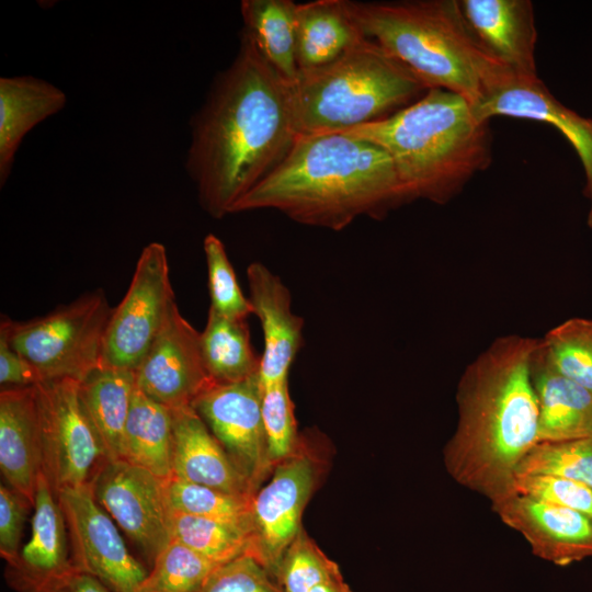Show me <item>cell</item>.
<instances>
[{
	"instance_id": "1",
	"label": "cell",
	"mask_w": 592,
	"mask_h": 592,
	"mask_svg": "<svg viewBox=\"0 0 592 592\" xmlns=\"http://www.w3.org/2000/svg\"><path fill=\"white\" fill-rule=\"evenodd\" d=\"M297 136L291 82L242 32L234 61L192 122L185 164L202 208L216 219L231 214L281 164Z\"/></svg>"
},
{
	"instance_id": "2",
	"label": "cell",
	"mask_w": 592,
	"mask_h": 592,
	"mask_svg": "<svg viewBox=\"0 0 592 592\" xmlns=\"http://www.w3.org/2000/svg\"><path fill=\"white\" fill-rule=\"evenodd\" d=\"M538 339H497L465 369L458 421L444 449L452 478L491 502L514 492L517 468L537 444L538 402L531 361Z\"/></svg>"
},
{
	"instance_id": "3",
	"label": "cell",
	"mask_w": 592,
	"mask_h": 592,
	"mask_svg": "<svg viewBox=\"0 0 592 592\" xmlns=\"http://www.w3.org/2000/svg\"><path fill=\"white\" fill-rule=\"evenodd\" d=\"M389 155L345 132L298 135L281 164L231 214L274 209L312 227L342 230L407 202Z\"/></svg>"
},
{
	"instance_id": "4",
	"label": "cell",
	"mask_w": 592,
	"mask_h": 592,
	"mask_svg": "<svg viewBox=\"0 0 592 592\" xmlns=\"http://www.w3.org/2000/svg\"><path fill=\"white\" fill-rule=\"evenodd\" d=\"M341 132L389 155L408 201L444 203L491 161L488 122L466 99L439 88L384 119Z\"/></svg>"
},
{
	"instance_id": "5",
	"label": "cell",
	"mask_w": 592,
	"mask_h": 592,
	"mask_svg": "<svg viewBox=\"0 0 592 592\" xmlns=\"http://www.w3.org/2000/svg\"><path fill=\"white\" fill-rule=\"evenodd\" d=\"M363 32L408 67L429 89H444L474 107L509 70L469 31L458 1H348Z\"/></svg>"
},
{
	"instance_id": "6",
	"label": "cell",
	"mask_w": 592,
	"mask_h": 592,
	"mask_svg": "<svg viewBox=\"0 0 592 592\" xmlns=\"http://www.w3.org/2000/svg\"><path fill=\"white\" fill-rule=\"evenodd\" d=\"M291 90L297 133L306 135L384 119L419 100L429 87L366 37L327 65L298 70Z\"/></svg>"
},
{
	"instance_id": "7",
	"label": "cell",
	"mask_w": 592,
	"mask_h": 592,
	"mask_svg": "<svg viewBox=\"0 0 592 592\" xmlns=\"http://www.w3.org/2000/svg\"><path fill=\"white\" fill-rule=\"evenodd\" d=\"M101 288L25 321L1 317L11 345L45 380L83 382L102 367L106 328L113 312Z\"/></svg>"
},
{
	"instance_id": "8",
	"label": "cell",
	"mask_w": 592,
	"mask_h": 592,
	"mask_svg": "<svg viewBox=\"0 0 592 592\" xmlns=\"http://www.w3.org/2000/svg\"><path fill=\"white\" fill-rule=\"evenodd\" d=\"M41 424L42 473L57 496L91 486L107 460L73 379L36 385Z\"/></svg>"
},
{
	"instance_id": "9",
	"label": "cell",
	"mask_w": 592,
	"mask_h": 592,
	"mask_svg": "<svg viewBox=\"0 0 592 592\" xmlns=\"http://www.w3.org/2000/svg\"><path fill=\"white\" fill-rule=\"evenodd\" d=\"M307 439L280 462L270 480L252 497L248 555L275 579L281 560L301 526V514L319 477V464ZM276 580V579H275Z\"/></svg>"
},
{
	"instance_id": "10",
	"label": "cell",
	"mask_w": 592,
	"mask_h": 592,
	"mask_svg": "<svg viewBox=\"0 0 592 592\" xmlns=\"http://www.w3.org/2000/svg\"><path fill=\"white\" fill-rule=\"evenodd\" d=\"M174 300L167 250L150 242L141 251L129 287L114 307L103 346L102 367L135 372Z\"/></svg>"
},
{
	"instance_id": "11",
	"label": "cell",
	"mask_w": 592,
	"mask_h": 592,
	"mask_svg": "<svg viewBox=\"0 0 592 592\" xmlns=\"http://www.w3.org/2000/svg\"><path fill=\"white\" fill-rule=\"evenodd\" d=\"M64 513L76 570L93 576L112 592H136L148 571L126 547L113 519L98 503L92 487L56 496Z\"/></svg>"
},
{
	"instance_id": "12",
	"label": "cell",
	"mask_w": 592,
	"mask_h": 592,
	"mask_svg": "<svg viewBox=\"0 0 592 592\" xmlns=\"http://www.w3.org/2000/svg\"><path fill=\"white\" fill-rule=\"evenodd\" d=\"M166 480L139 466L116 459L106 460L91 485L98 503L150 566L171 540Z\"/></svg>"
},
{
	"instance_id": "13",
	"label": "cell",
	"mask_w": 592,
	"mask_h": 592,
	"mask_svg": "<svg viewBox=\"0 0 592 592\" xmlns=\"http://www.w3.org/2000/svg\"><path fill=\"white\" fill-rule=\"evenodd\" d=\"M192 407L255 492L273 470L267 459L260 374L214 384Z\"/></svg>"
},
{
	"instance_id": "14",
	"label": "cell",
	"mask_w": 592,
	"mask_h": 592,
	"mask_svg": "<svg viewBox=\"0 0 592 592\" xmlns=\"http://www.w3.org/2000/svg\"><path fill=\"white\" fill-rule=\"evenodd\" d=\"M136 388L170 409L192 407L215 383L203 361L201 332L171 303L156 340L135 371Z\"/></svg>"
},
{
	"instance_id": "15",
	"label": "cell",
	"mask_w": 592,
	"mask_h": 592,
	"mask_svg": "<svg viewBox=\"0 0 592 592\" xmlns=\"http://www.w3.org/2000/svg\"><path fill=\"white\" fill-rule=\"evenodd\" d=\"M481 122L497 115L544 122L556 127L573 146L585 173V195L592 215V118H587L560 103L537 75L506 70L473 107Z\"/></svg>"
},
{
	"instance_id": "16",
	"label": "cell",
	"mask_w": 592,
	"mask_h": 592,
	"mask_svg": "<svg viewBox=\"0 0 592 592\" xmlns=\"http://www.w3.org/2000/svg\"><path fill=\"white\" fill-rule=\"evenodd\" d=\"M491 506L535 556L558 566L592 557V520L583 514L515 491Z\"/></svg>"
},
{
	"instance_id": "17",
	"label": "cell",
	"mask_w": 592,
	"mask_h": 592,
	"mask_svg": "<svg viewBox=\"0 0 592 592\" xmlns=\"http://www.w3.org/2000/svg\"><path fill=\"white\" fill-rule=\"evenodd\" d=\"M32 534L4 579L14 592H55L75 567L64 513L43 473L35 494Z\"/></svg>"
},
{
	"instance_id": "18",
	"label": "cell",
	"mask_w": 592,
	"mask_h": 592,
	"mask_svg": "<svg viewBox=\"0 0 592 592\" xmlns=\"http://www.w3.org/2000/svg\"><path fill=\"white\" fill-rule=\"evenodd\" d=\"M247 280L248 298L263 330L260 379L264 387L288 379L291 366L303 345L304 319L292 310L289 289L263 263H251Z\"/></svg>"
},
{
	"instance_id": "19",
	"label": "cell",
	"mask_w": 592,
	"mask_h": 592,
	"mask_svg": "<svg viewBox=\"0 0 592 592\" xmlns=\"http://www.w3.org/2000/svg\"><path fill=\"white\" fill-rule=\"evenodd\" d=\"M463 18L482 49L519 75L536 73V27L528 0H460Z\"/></svg>"
},
{
	"instance_id": "20",
	"label": "cell",
	"mask_w": 592,
	"mask_h": 592,
	"mask_svg": "<svg viewBox=\"0 0 592 592\" xmlns=\"http://www.w3.org/2000/svg\"><path fill=\"white\" fill-rule=\"evenodd\" d=\"M0 469L9 487L34 505L42 473L36 386L1 388Z\"/></svg>"
},
{
	"instance_id": "21",
	"label": "cell",
	"mask_w": 592,
	"mask_h": 592,
	"mask_svg": "<svg viewBox=\"0 0 592 592\" xmlns=\"http://www.w3.org/2000/svg\"><path fill=\"white\" fill-rule=\"evenodd\" d=\"M171 414L172 477L235 494L255 493L193 407L171 409Z\"/></svg>"
},
{
	"instance_id": "22",
	"label": "cell",
	"mask_w": 592,
	"mask_h": 592,
	"mask_svg": "<svg viewBox=\"0 0 592 592\" xmlns=\"http://www.w3.org/2000/svg\"><path fill=\"white\" fill-rule=\"evenodd\" d=\"M538 402L537 443L592 437V391L561 375L538 340L531 361Z\"/></svg>"
},
{
	"instance_id": "23",
	"label": "cell",
	"mask_w": 592,
	"mask_h": 592,
	"mask_svg": "<svg viewBox=\"0 0 592 592\" xmlns=\"http://www.w3.org/2000/svg\"><path fill=\"white\" fill-rule=\"evenodd\" d=\"M67 96L56 86L32 77L0 78V183L11 173L14 157L25 135L58 113Z\"/></svg>"
},
{
	"instance_id": "24",
	"label": "cell",
	"mask_w": 592,
	"mask_h": 592,
	"mask_svg": "<svg viewBox=\"0 0 592 592\" xmlns=\"http://www.w3.org/2000/svg\"><path fill=\"white\" fill-rule=\"evenodd\" d=\"M348 0L297 3L296 61L298 70L327 65L365 39Z\"/></svg>"
},
{
	"instance_id": "25",
	"label": "cell",
	"mask_w": 592,
	"mask_h": 592,
	"mask_svg": "<svg viewBox=\"0 0 592 592\" xmlns=\"http://www.w3.org/2000/svg\"><path fill=\"white\" fill-rule=\"evenodd\" d=\"M135 372L100 367L80 383V397L107 460L122 459Z\"/></svg>"
},
{
	"instance_id": "26",
	"label": "cell",
	"mask_w": 592,
	"mask_h": 592,
	"mask_svg": "<svg viewBox=\"0 0 592 592\" xmlns=\"http://www.w3.org/2000/svg\"><path fill=\"white\" fill-rule=\"evenodd\" d=\"M171 453V409L149 398L135 386L125 428L122 459L166 480L172 474Z\"/></svg>"
},
{
	"instance_id": "27",
	"label": "cell",
	"mask_w": 592,
	"mask_h": 592,
	"mask_svg": "<svg viewBox=\"0 0 592 592\" xmlns=\"http://www.w3.org/2000/svg\"><path fill=\"white\" fill-rule=\"evenodd\" d=\"M296 7L292 0H242L243 30L261 56L286 81L298 73L296 61Z\"/></svg>"
},
{
	"instance_id": "28",
	"label": "cell",
	"mask_w": 592,
	"mask_h": 592,
	"mask_svg": "<svg viewBox=\"0 0 592 592\" xmlns=\"http://www.w3.org/2000/svg\"><path fill=\"white\" fill-rule=\"evenodd\" d=\"M201 349L215 384L237 383L260 374L261 356L252 346L247 320L230 319L209 308Z\"/></svg>"
},
{
	"instance_id": "29",
	"label": "cell",
	"mask_w": 592,
	"mask_h": 592,
	"mask_svg": "<svg viewBox=\"0 0 592 592\" xmlns=\"http://www.w3.org/2000/svg\"><path fill=\"white\" fill-rule=\"evenodd\" d=\"M169 527L171 539L217 565L248 553V531L237 524L170 510Z\"/></svg>"
},
{
	"instance_id": "30",
	"label": "cell",
	"mask_w": 592,
	"mask_h": 592,
	"mask_svg": "<svg viewBox=\"0 0 592 592\" xmlns=\"http://www.w3.org/2000/svg\"><path fill=\"white\" fill-rule=\"evenodd\" d=\"M170 510L240 525L248 531L253 496H241L170 477L166 480Z\"/></svg>"
},
{
	"instance_id": "31",
	"label": "cell",
	"mask_w": 592,
	"mask_h": 592,
	"mask_svg": "<svg viewBox=\"0 0 592 592\" xmlns=\"http://www.w3.org/2000/svg\"><path fill=\"white\" fill-rule=\"evenodd\" d=\"M218 566L171 539L155 558L136 592H194Z\"/></svg>"
},
{
	"instance_id": "32",
	"label": "cell",
	"mask_w": 592,
	"mask_h": 592,
	"mask_svg": "<svg viewBox=\"0 0 592 592\" xmlns=\"http://www.w3.org/2000/svg\"><path fill=\"white\" fill-rule=\"evenodd\" d=\"M555 368L592 391V319L571 318L542 339Z\"/></svg>"
},
{
	"instance_id": "33",
	"label": "cell",
	"mask_w": 592,
	"mask_h": 592,
	"mask_svg": "<svg viewBox=\"0 0 592 592\" xmlns=\"http://www.w3.org/2000/svg\"><path fill=\"white\" fill-rule=\"evenodd\" d=\"M516 475H549L592 488V437L537 443L521 462Z\"/></svg>"
},
{
	"instance_id": "34",
	"label": "cell",
	"mask_w": 592,
	"mask_h": 592,
	"mask_svg": "<svg viewBox=\"0 0 592 592\" xmlns=\"http://www.w3.org/2000/svg\"><path fill=\"white\" fill-rule=\"evenodd\" d=\"M338 574L339 566L301 528L285 551L275 579L283 592H308Z\"/></svg>"
},
{
	"instance_id": "35",
	"label": "cell",
	"mask_w": 592,
	"mask_h": 592,
	"mask_svg": "<svg viewBox=\"0 0 592 592\" xmlns=\"http://www.w3.org/2000/svg\"><path fill=\"white\" fill-rule=\"evenodd\" d=\"M207 265L210 309L217 314L238 320H247L252 306L238 284L235 270L221 240L209 234L203 242Z\"/></svg>"
},
{
	"instance_id": "36",
	"label": "cell",
	"mask_w": 592,
	"mask_h": 592,
	"mask_svg": "<svg viewBox=\"0 0 592 592\" xmlns=\"http://www.w3.org/2000/svg\"><path fill=\"white\" fill-rule=\"evenodd\" d=\"M262 419L272 469L291 456L299 443L288 379L262 387Z\"/></svg>"
},
{
	"instance_id": "37",
	"label": "cell",
	"mask_w": 592,
	"mask_h": 592,
	"mask_svg": "<svg viewBox=\"0 0 592 592\" xmlns=\"http://www.w3.org/2000/svg\"><path fill=\"white\" fill-rule=\"evenodd\" d=\"M194 592H283L252 556L244 554L214 569Z\"/></svg>"
},
{
	"instance_id": "38",
	"label": "cell",
	"mask_w": 592,
	"mask_h": 592,
	"mask_svg": "<svg viewBox=\"0 0 592 592\" xmlns=\"http://www.w3.org/2000/svg\"><path fill=\"white\" fill-rule=\"evenodd\" d=\"M513 489L571 509L592 520V488L581 482L549 475H516Z\"/></svg>"
},
{
	"instance_id": "39",
	"label": "cell",
	"mask_w": 592,
	"mask_h": 592,
	"mask_svg": "<svg viewBox=\"0 0 592 592\" xmlns=\"http://www.w3.org/2000/svg\"><path fill=\"white\" fill-rule=\"evenodd\" d=\"M34 505L20 492L0 486V555L7 565L16 561L27 513Z\"/></svg>"
},
{
	"instance_id": "40",
	"label": "cell",
	"mask_w": 592,
	"mask_h": 592,
	"mask_svg": "<svg viewBox=\"0 0 592 592\" xmlns=\"http://www.w3.org/2000/svg\"><path fill=\"white\" fill-rule=\"evenodd\" d=\"M43 382L39 372L11 345L5 329L0 326L1 388L33 387Z\"/></svg>"
},
{
	"instance_id": "41",
	"label": "cell",
	"mask_w": 592,
	"mask_h": 592,
	"mask_svg": "<svg viewBox=\"0 0 592 592\" xmlns=\"http://www.w3.org/2000/svg\"><path fill=\"white\" fill-rule=\"evenodd\" d=\"M55 592H112L105 584L91 574L73 570L58 585Z\"/></svg>"
},
{
	"instance_id": "42",
	"label": "cell",
	"mask_w": 592,
	"mask_h": 592,
	"mask_svg": "<svg viewBox=\"0 0 592 592\" xmlns=\"http://www.w3.org/2000/svg\"><path fill=\"white\" fill-rule=\"evenodd\" d=\"M308 592H353L349 584L343 580L342 574H338L327 581L316 585Z\"/></svg>"
},
{
	"instance_id": "43",
	"label": "cell",
	"mask_w": 592,
	"mask_h": 592,
	"mask_svg": "<svg viewBox=\"0 0 592 592\" xmlns=\"http://www.w3.org/2000/svg\"><path fill=\"white\" fill-rule=\"evenodd\" d=\"M588 224L590 227H592V215L588 216Z\"/></svg>"
}]
</instances>
